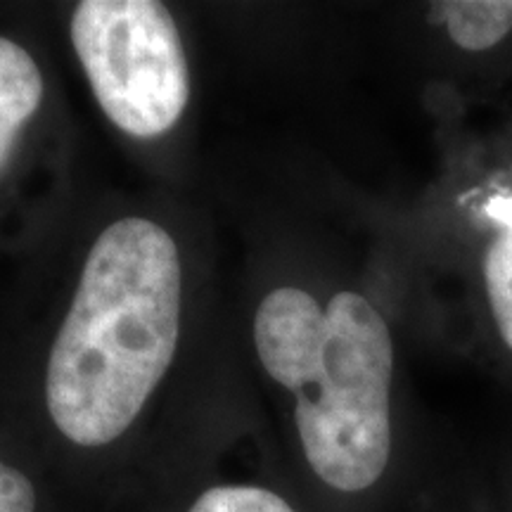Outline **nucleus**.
<instances>
[{
    "label": "nucleus",
    "instance_id": "5",
    "mask_svg": "<svg viewBox=\"0 0 512 512\" xmlns=\"http://www.w3.org/2000/svg\"><path fill=\"white\" fill-rule=\"evenodd\" d=\"M432 19L444 24L458 48H494L512 31V0H446L432 5Z\"/></svg>",
    "mask_w": 512,
    "mask_h": 512
},
{
    "label": "nucleus",
    "instance_id": "2",
    "mask_svg": "<svg viewBox=\"0 0 512 512\" xmlns=\"http://www.w3.org/2000/svg\"><path fill=\"white\" fill-rule=\"evenodd\" d=\"M261 366L297 399L294 422L311 470L344 494L377 484L392 456L394 342L363 294L325 309L299 287L266 294L254 316Z\"/></svg>",
    "mask_w": 512,
    "mask_h": 512
},
{
    "label": "nucleus",
    "instance_id": "1",
    "mask_svg": "<svg viewBox=\"0 0 512 512\" xmlns=\"http://www.w3.org/2000/svg\"><path fill=\"white\" fill-rule=\"evenodd\" d=\"M181 309L169 230L143 216L102 230L48 356L46 406L64 437L98 448L136 422L176 356Z\"/></svg>",
    "mask_w": 512,
    "mask_h": 512
},
{
    "label": "nucleus",
    "instance_id": "8",
    "mask_svg": "<svg viewBox=\"0 0 512 512\" xmlns=\"http://www.w3.org/2000/svg\"><path fill=\"white\" fill-rule=\"evenodd\" d=\"M0 512H36L34 486L17 467L0 460Z\"/></svg>",
    "mask_w": 512,
    "mask_h": 512
},
{
    "label": "nucleus",
    "instance_id": "4",
    "mask_svg": "<svg viewBox=\"0 0 512 512\" xmlns=\"http://www.w3.org/2000/svg\"><path fill=\"white\" fill-rule=\"evenodd\" d=\"M46 81L22 43L0 36V174L8 166L17 140L41 110Z\"/></svg>",
    "mask_w": 512,
    "mask_h": 512
},
{
    "label": "nucleus",
    "instance_id": "6",
    "mask_svg": "<svg viewBox=\"0 0 512 512\" xmlns=\"http://www.w3.org/2000/svg\"><path fill=\"white\" fill-rule=\"evenodd\" d=\"M489 214L498 226L484 256V283L491 313L503 342L512 351V197H496Z\"/></svg>",
    "mask_w": 512,
    "mask_h": 512
},
{
    "label": "nucleus",
    "instance_id": "7",
    "mask_svg": "<svg viewBox=\"0 0 512 512\" xmlns=\"http://www.w3.org/2000/svg\"><path fill=\"white\" fill-rule=\"evenodd\" d=\"M188 512H294L285 498L261 486H214Z\"/></svg>",
    "mask_w": 512,
    "mask_h": 512
},
{
    "label": "nucleus",
    "instance_id": "3",
    "mask_svg": "<svg viewBox=\"0 0 512 512\" xmlns=\"http://www.w3.org/2000/svg\"><path fill=\"white\" fill-rule=\"evenodd\" d=\"M100 110L133 138H159L190 100L188 60L174 17L157 0H83L69 24Z\"/></svg>",
    "mask_w": 512,
    "mask_h": 512
}]
</instances>
